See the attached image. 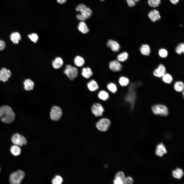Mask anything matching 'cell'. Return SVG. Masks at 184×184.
<instances>
[{
	"instance_id": "obj_1",
	"label": "cell",
	"mask_w": 184,
	"mask_h": 184,
	"mask_svg": "<svg viewBox=\"0 0 184 184\" xmlns=\"http://www.w3.org/2000/svg\"><path fill=\"white\" fill-rule=\"evenodd\" d=\"M15 117L14 112L9 106L3 105L0 107V118L3 122L10 123L14 121Z\"/></svg>"
},
{
	"instance_id": "obj_2",
	"label": "cell",
	"mask_w": 184,
	"mask_h": 184,
	"mask_svg": "<svg viewBox=\"0 0 184 184\" xmlns=\"http://www.w3.org/2000/svg\"><path fill=\"white\" fill-rule=\"evenodd\" d=\"M63 73L70 80L73 81L78 76V71L77 68L71 65H67Z\"/></svg>"
},
{
	"instance_id": "obj_3",
	"label": "cell",
	"mask_w": 184,
	"mask_h": 184,
	"mask_svg": "<svg viewBox=\"0 0 184 184\" xmlns=\"http://www.w3.org/2000/svg\"><path fill=\"white\" fill-rule=\"evenodd\" d=\"M25 173L19 170L12 173L9 176V181L12 184H20L25 176Z\"/></svg>"
},
{
	"instance_id": "obj_4",
	"label": "cell",
	"mask_w": 184,
	"mask_h": 184,
	"mask_svg": "<svg viewBox=\"0 0 184 184\" xmlns=\"http://www.w3.org/2000/svg\"><path fill=\"white\" fill-rule=\"evenodd\" d=\"M136 84L133 83L130 84L128 94L125 97V101L130 104L132 109L134 106L136 98V94L134 88Z\"/></svg>"
},
{
	"instance_id": "obj_5",
	"label": "cell",
	"mask_w": 184,
	"mask_h": 184,
	"mask_svg": "<svg viewBox=\"0 0 184 184\" xmlns=\"http://www.w3.org/2000/svg\"><path fill=\"white\" fill-rule=\"evenodd\" d=\"M111 125V122L109 119L102 118L99 119L96 123V128L102 132H105L108 130Z\"/></svg>"
},
{
	"instance_id": "obj_6",
	"label": "cell",
	"mask_w": 184,
	"mask_h": 184,
	"mask_svg": "<svg viewBox=\"0 0 184 184\" xmlns=\"http://www.w3.org/2000/svg\"><path fill=\"white\" fill-rule=\"evenodd\" d=\"M153 112L155 114L162 116H166L168 113V110L165 105L160 104H156L152 107Z\"/></svg>"
},
{
	"instance_id": "obj_7",
	"label": "cell",
	"mask_w": 184,
	"mask_h": 184,
	"mask_svg": "<svg viewBox=\"0 0 184 184\" xmlns=\"http://www.w3.org/2000/svg\"><path fill=\"white\" fill-rule=\"evenodd\" d=\"M76 10L81 12L80 14L86 20L89 18L92 15V12L89 8L83 4H78L76 7Z\"/></svg>"
},
{
	"instance_id": "obj_8",
	"label": "cell",
	"mask_w": 184,
	"mask_h": 184,
	"mask_svg": "<svg viewBox=\"0 0 184 184\" xmlns=\"http://www.w3.org/2000/svg\"><path fill=\"white\" fill-rule=\"evenodd\" d=\"M91 111L92 114L95 117L102 116L105 111L104 108L100 103L95 102L94 103L91 108Z\"/></svg>"
},
{
	"instance_id": "obj_9",
	"label": "cell",
	"mask_w": 184,
	"mask_h": 184,
	"mask_svg": "<svg viewBox=\"0 0 184 184\" xmlns=\"http://www.w3.org/2000/svg\"><path fill=\"white\" fill-rule=\"evenodd\" d=\"M62 111L61 108L57 106H53L50 112V116L51 119L53 121H58L61 118Z\"/></svg>"
},
{
	"instance_id": "obj_10",
	"label": "cell",
	"mask_w": 184,
	"mask_h": 184,
	"mask_svg": "<svg viewBox=\"0 0 184 184\" xmlns=\"http://www.w3.org/2000/svg\"><path fill=\"white\" fill-rule=\"evenodd\" d=\"M11 140L14 144L20 146L27 143V141L25 138L18 133H16L13 135Z\"/></svg>"
},
{
	"instance_id": "obj_11",
	"label": "cell",
	"mask_w": 184,
	"mask_h": 184,
	"mask_svg": "<svg viewBox=\"0 0 184 184\" xmlns=\"http://www.w3.org/2000/svg\"><path fill=\"white\" fill-rule=\"evenodd\" d=\"M109 68L111 70L114 72H118L122 70L123 66L117 60H115L110 62Z\"/></svg>"
},
{
	"instance_id": "obj_12",
	"label": "cell",
	"mask_w": 184,
	"mask_h": 184,
	"mask_svg": "<svg viewBox=\"0 0 184 184\" xmlns=\"http://www.w3.org/2000/svg\"><path fill=\"white\" fill-rule=\"evenodd\" d=\"M166 69L165 66L164 65L160 64L153 71V74L155 77L160 78L166 73Z\"/></svg>"
},
{
	"instance_id": "obj_13",
	"label": "cell",
	"mask_w": 184,
	"mask_h": 184,
	"mask_svg": "<svg viewBox=\"0 0 184 184\" xmlns=\"http://www.w3.org/2000/svg\"><path fill=\"white\" fill-rule=\"evenodd\" d=\"M106 45L113 52L118 51L120 48V46L116 41L111 39L108 40L106 42Z\"/></svg>"
},
{
	"instance_id": "obj_14",
	"label": "cell",
	"mask_w": 184,
	"mask_h": 184,
	"mask_svg": "<svg viewBox=\"0 0 184 184\" xmlns=\"http://www.w3.org/2000/svg\"><path fill=\"white\" fill-rule=\"evenodd\" d=\"M64 63L63 59L61 57L57 56L52 60L51 64L54 68L57 70L61 68L63 66Z\"/></svg>"
},
{
	"instance_id": "obj_15",
	"label": "cell",
	"mask_w": 184,
	"mask_h": 184,
	"mask_svg": "<svg viewBox=\"0 0 184 184\" xmlns=\"http://www.w3.org/2000/svg\"><path fill=\"white\" fill-rule=\"evenodd\" d=\"M87 85L88 90L91 92L97 91L99 88L98 83L94 79H91L87 83Z\"/></svg>"
},
{
	"instance_id": "obj_16",
	"label": "cell",
	"mask_w": 184,
	"mask_h": 184,
	"mask_svg": "<svg viewBox=\"0 0 184 184\" xmlns=\"http://www.w3.org/2000/svg\"><path fill=\"white\" fill-rule=\"evenodd\" d=\"M167 152L165 147L162 143H161L157 145L155 152V154L157 155L162 157Z\"/></svg>"
},
{
	"instance_id": "obj_17",
	"label": "cell",
	"mask_w": 184,
	"mask_h": 184,
	"mask_svg": "<svg viewBox=\"0 0 184 184\" xmlns=\"http://www.w3.org/2000/svg\"><path fill=\"white\" fill-rule=\"evenodd\" d=\"M148 16L153 22L159 20L161 18L159 12L155 9L151 11L148 14Z\"/></svg>"
},
{
	"instance_id": "obj_18",
	"label": "cell",
	"mask_w": 184,
	"mask_h": 184,
	"mask_svg": "<svg viewBox=\"0 0 184 184\" xmlns=\"http://www.w3.org/2000/svg\"><path fill=\"white\" fill-rule=\"evenodd\" d=\"M81 74L83 77L86 79H89L92 77L93 73L90 68L87 67L82 68Z\"/></svg>"
},
{
	"instance_id": "obj_19",
	"label": "cell",
	"mask_w": 184,
	"mask_h": 184,
	"mask_svg": "<svg viewBox=\"0 0 184 184\" xmlns=\"http://www.w3.org/2000/svg\"><path fill=\"white\" fill-rule=\"evenodd\" d=\"M140 51L143 55L148 56L150 55L151 53L150 47V46L147 44H143L140 47Z\"/></svg>"
},
{
	"instance_id": "obj_20",
	"label": "cell",
	"mask_w": 184,
	"mask_h": 184,
	"mask_svg": "<svg viewBox=\"0 0 184 184\" xmlns=\"http://www.w3.org/2000/svg\"><path fill=\"white\" fill-rule=\"evenodd\" d=\"M24 84L25 90L30 91L33 89L34 84L31 79L29 78L25 79L24 82Z\"/></svg>"
},
{
	"instance_id": "obj_21",
	"label": "cell",
	"mask_w": 184,
	"mask_h": 184,
	"mask_svg": "<svg viewBox=\"0 0 184 184\" xmlns=\"http://www.w3.org/2000/svg\"><path fill=\"white\" fill-rule=\"evenodd\" d=\"M74 62L75 65L76 66L80 67L84 64L85 60L82 56L80 55H77L74 59Z\"/></svg>"
},
{
	"instance_id": "obj_22",
	"label": "cell",
	"mask_w": 184,
	"mask_h": 184,
	"mask_svg": "<svg viewBox=\"0 0 184 184\" xmlns=\"http://www.w3.org/2000/svg\"><path fill=\"white\" fill-rule=\"evenodd\" d=\"M78 28V30L84 34H86L89 31V29L86 24L83 21H81L79 24Z\"/></svg>"
},
{
	"instance_id": "obj_23",
	"label": "cell",
	"mask_w": 184,
	"mask_h": 184,
	"mask_svg": "<svg viewBox=\"0 0 184 184\" xmlns=\"http://www.w3.org/2000/svg\"><path fill=\"white\" fill-rule=\"evenodd\" d=\"M97 96L98 98L100 100L104 101L107 100L109 97L108 93L104 90L99 91L98 93Z\"/></svg>"
},
{
	"instance_id": "obj_24",
	"label": "cell",
	"mask_w": 184,
	"mask_h": 184,
	"mask_svg": "<svg viewBox=\"0 0 184 184\" xmlns=\"http://www.w3.org/2000/svg\"><path fill=\"white\" fill-rule=\"evenodd\" d=\"M10 39L11 41L15 44H18L21 38L20 34L18 32H14L10 35Z\"/></svg>"
},
{
	"instance_id": "obj_25",
	"label": "cell",
	"mask_w": 184,
	"mask_h": 184,
	"mask_svg": "<svg viewBox=\"0 0 184 184\" xmlns=\"http://www.w3.org/2000/svg\"><path fill=\"white\" fill-rule=\"evenodd\" d=\"M172 175L175 178L180 179L182 178L183 175V171L181 168H178L172 171Z\"/></svg>"
},
{
	"instance_id": "obj_26",
	"label": "cell",
	"mask_w": 184,
	"mask_h": 184,
	"mask_svg": "<svg viewBox=\"0 0 184 184\" xmlns=\"http://www.w3.org/2000/svg\"><path fill=\"white\" fill-rule=\"evenodd\" d=\"M118 82L119 85L121 86L125 87L129 85L130 80L127 77L124 76H122L119 78Z\"/></svg>"
},
{
	"instance_id": "obj_27",
	"label": "cell",
	"mask_w": 184,
	"mask_h": 184,
	"mask_svg": "<svg viewBox=\"0 0 184 184\" xmlns=\"http://www.w3.org/2000/svg\"><path fill=\"white\" fill-rule=\"evenodd\" d=\"M128 56V54L127 52H124L118 55L117 59L120 62H123L127 60Z\"/></svg>"
},
{
	"instance_id": "obj_28",
	"label": "cell",
	"mask_w": 184,
	"mask_h": 184,
	"mask_svg": "<svg viewBox=\"0 0 184 184\" xmlns=\"http://www.w3.org/2000/svg\"><path fill=\"white\" fill-rule=\"evenodd\" d=\"M10 151L11 153L15 156L19 155L21 152V150L20 147L18 146L15 145L11 146Z\"/></svg>"
},
{
	"instance_id": "obj_29",
	"label": "cell",
	"mask_w": 184,
	"mask_h": 184,
	"mask_svg": "<svg viewBox=\"0 0 184 184\" xmlns=\"http://www.w3.org/2000/svg\"><path fill=\"white\" fill-rule=\"evenodd\" d=\"M107 88L108 90L112 93H115L118 90L116 85L112 82H110L108 84Z\"/></svg>"
},
{
	"instance_id": "obj_30",
	"label": "cell",
	"mask_w": 184,
	"mask_h": 184,
	"mask_svg": "<svg viewBox=\"0 0 184 184\" xmlns=\"http://www.w3.org/2000/svg\"><path fill=\"white\" fill-rule=\"evenodd\" d=\"M162 77L163 82L167 84H170L173 80L172 76L168 73H166Z\"/></svg>"
},
{
	"instance_id": "obj_31",
	"label": "cell",
	"mask_w": 184,
	"mask_h": 184,
	"mask_svg": "<svg viewBox=\"0 0 184 184\" xmlns=\"http://www.w3.org/2000/svg\"><path fill=\"white\" fill-rule=\"evenodd\" d=\"M184 85L183 83L181 81L176 82L174 85V89L176 91L179 92L182 91L183 90Z\"/></svg>"
},
{
	"instance_id": "obj_32",
	"label": "cell",
	"mask_w": 184,
	"mask_h": 184,
	"mask_svg": "<svg viewBox=\"0 0 184 184\" xmlns=\"http://www.w3.org/2000/svg\"><path fill=\"white\" fill-rule=\"evenodd\" d=\"M175 51L176 53L180 55L183 53L184 52V43H181L178 44L176 46Z\"/></svg>"
},
{
	"instance_id": "obj_33",
	"label": "cell",
	"mask_w": 184,
	"mask_h": 184,
	"mask_svg": "<svg viewBox=\"0 0 184 184\" xmlns=\"http://www.w3.org/2000/svg\"><path fill=\"white\" fill-rule=\"evenodd\" d=\"M28 37L30 40L34 43H36L39 39V37L37 34L33 33L28 35Z\"/></svg>"
},
{
	"instance_id": "obj_34",
	"label": "cell",
	"mask_w": 184,
	"mask_h": 184,
	"mask_svg": "<svg viewBox=\"0 0 184 184\" xmlns=\"http://www.w3.org/2000/svg\"><path fill=\"white\" fill-rule=\"evenodd\" d=\"M161 3L160 0H148V3L151 6L156 7H158Z\"/></svg>"
},
{
	"instance_id": "obj_35",
	"label": "cell",
	"mask_w": 184,
	"mask_h": 184,
	"mask_svg": "<svg viewBox=\"0 0 184 184\" xmlns=\"http://www.w3.org/2000/svg\"><path fill=\"white\" fill-rule=\"evenodd\" d=\"M158 54L160 57L164 58L168 56V53L166 49L164 48H161L159 50Z\"/></svg>"
},
{
	"instance_id": "obj_36",
	"label": "cell",
	"mask_w": 184,
	"mask_h": 184,
	"mask_svg": "<svg viewBox=\"0 0 184 184\" xmlns=\"http://www.w3.org/2000/svg\"><path fill=\"white\" fill-rule=\"evenodd\" d=\"M63 182V179L59 176H56L52 180V183L53 184H61Z\"/></svg>"
},
{
	"instance_id": "obj_37",
	"label": "cell",
	"mask_w": 184,
	"mask_h": 184,
	"mask_svg": "<svg viewBox=\"0 0 184 184\" xmlns=\"http://www.w3.org/2000/svg\"><path fill=\"white\" fill-rule=\"evenodd\" d=\"M0 73L6 75L8 78H10L11 75L10 71L9 70H7L5 67H3L1 69Z\"/></svg>"
},
{
	"instance_id": "obj_38",
	"label": "cell",
	"mask_w": 184,
	"mask_h": 184,
	"mask_svg": "<svg viewBox=\"0 0 184 184\" xmlns=\"http://www.w3.org/2000/svg\"><path fill=\"white\" fill-rule=\"evenodd\" d=\"M133 182V180L130 177L125 178L123 181V184H132Z\"/></svg>"
},
{
	"instance_id": "obj_39",
	"label": "cell",
	"mask_w": 184,
	"mask_h": 184,
	"mask_svg": "<svg viewBox=\"0 0 184 184\" xmlns=\"http://www.w3.org/2000/svg\"><path fill=\"white\" fill-rule=\"evenodd\" d=\"M118 177L121 178L123 181L125 178L124 173L122 171H119L117 172L115 175V177Z\"/></svg>"
},
{
	"instance_id": "obj_40",
	"label": "cell",
	"mask_w": 184,
	"mask_h": 184,
	"mask_svg": "<svg viewBox=\"0 0 184 184\" xmlns=\"http://www.w3.org/2000/svg\"><path fill=\"white\" fill-rule=\"evenodd\" d=\"M140 0H127L128 4L130 7H133L135 5V2H139Z\"/></svg>"
},
{
	"instance_id": "obj_41",
	"label": "cell",
	"mask_w": 184,
	"mask_h": 184,
	"mask_svg": "<svg viewBox=\"0 0 184 184\" xmlns=\"http://www.w3.org/2000/svg\"><path fill=\"white\" fill-rule=\"evenodd\" d=\"M113 183L114 184H123V180L119 177H115V179L113 180Z\"/></svg>"
},
{
	"instance_id": "obj_42",
	"label": "cell",
	"mask_w": 184,
	"mask_h": 184,
	"mask_svg": "<svg viewBox=\"0 0 184 184\" xmlns=\"http://www.w3.org/2000/svg\"><path fill=\"white\" fill-rule=\"evenodd\" d=\"M8 78L5 75L0 73V81L5 82L8 80Z\"/></svg>"
},
{
	"instance_id": "obj_43",
	"label": "cell",
	"mask_w": 184,
	"mask_h": 184,
	"mask_svg": "<svg viewBox=\"0 0 184 184\" xmlns=\"http://www.w3.org/2000/svg\"><path fill=\"white\" fill-rule=\"evenodd\" d=\"M6 46L5 42L3 41L0 40V51L4 50Z\"/></svg>"
},
{
	"instance_id": "obj_44",
	"label": "cell",
	"mask_w": 184,
	"mask_h": 184,
	"mask_svg": "<svg viewBox=\"0 0 184 184\" xmlns=\"http://www.w3.org/2000/svg\"><path fill=\"white\" fill-rule=\"evenodd\" d=\"M57 2L60 4H63L65 3L67 0H57Z\"/></svg>"
},
{
	"instance_id": "obj_45",
	"label": "cell",
	"mask_w": 184,
	"mask_h": 184,
	"mask_svg": "<svg viewBox=\"0 0 184 184\" xmlns=\"http://www.w3.org/2000/svg\"><path fill=\"white\" fill-rule=\"evenodd\" d=\"M171 2L174 4H177L179 2V0H170Z\"/></svg>"
},
{
	"instance_id": "obj_46",
	"label": "cell",
	"mask_w": 184,
	"mask_h": 184,
	"mask_svg": "<svg viewBox=\"0 0 184 184\" xmlns=\"http://www.w3.org/2000/svg\"><path fill=\"white\" fill-rule=\"evenodd\" d=\"M100 0V1H102V2L103 1H104V0Z\"/></svg>"
},
{
	"instance_id": "obj_47",
	"label": "cell",
	"mask_w": 184,
	"mask_h": 184,
	"mask_svg": "<svg viewBox=\"0 0 184 184\" xmlns=\"http://www.w3.org/2000/svg\"><path fill=\"white\" fill-rule=\"evenodd\" d=\"M0 170H1V169H0Z\"/></svg>"
}]
</instances>
